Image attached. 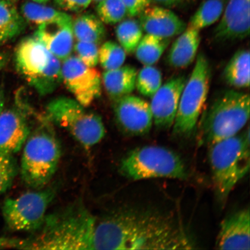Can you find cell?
<instances>
[{
    "mask_svg": "<svg viewBox=\"0 0 250 250\" xmlns=\"http://www.w3.org/2000/svg\"><path fill=\"white\" fill-rule=\"evenodd\" d=\"M194 243L173 218L149 210H120L97 220L93 250H187Z\"/></svg>",
    "mask_w": 250,
    "mask_h": 250,
    "instance_id": "obj_1",
    "label": "cell"
},
{
    "mask_svg": "<svg viewBox=\"0 0 250 250\" xmlns=\"http://www.w3.org/2000/svg\"><path fill=\"white\" fill-rule=\"evenodd\" d=\"M98 218L82 203L77 202L55 213L46 215L32 236L11 239L9 248L24 250H93L94 229Z\"/></svg>",
    "mask_w": 250,
    "mask_h": 250,
    "instance_id": "obj_2",
    "label": "cell"
},
{
    "mask_svg": "<svg viewBox=\"0 0 250 250\" xmlns=\"http://www.w3.org/2000/svg\"><path fill=\"white\" fill-rule=\"evenodd\" d=\"M249 94L227 90L203 109L198 124L199 144L210 146L238 134L249 120Z\"/></svg>",
    "mask_w": 250,
    "mask_h": 250,
    "instance_id": "obj_3",
    "label": "cell"
},
{
    "mask_svg": "<svg viewBox=\"0 0 250 250\" xmlns=\"http://www.w3.org/2000/svg\"><path fill=\"white\" fill-rule=\"evenodd\" d=\"M250 127L241 134L212 144L209 147L212 181L218 199L226 202L234 188L249 173Z\"/></svg>",
    "mask_w": 250,
    "mask_h": 250,
    "instance_id": "obj_4",
    "label": "cell"
},
{
    "mask_svg": "<svg viewBox=\"0 0 250 250\" xmlns=\"http://www.w3.org/2000/svg\"><path fill=\"white\" fill-rule=\"evenodd\" d=\"M21 155V179L28 187L44 188L51 181L61 158L60 143L48 128H40L29 134Z\"/></svg>",
    "mask_w": 250,
    "mask_h": 250,
    "instance_id": "obj_5",
    "label": "cell"
},
{
    "mask_svg": "<svg viewBox=\"0 0 250 250\" xmlns=\"http://www.w3.org/2000/svg\"><path fill=\"white\" fill-rule=\"evenodd\" d=\"M15 62L19 73L41 95L55 91L62 82L60 60L34 37L19 43Z\"/></svg>",
    "mask_w": 250,
    "mask_h": 250,
    "instance_id": "obj_6",
    "label": "cell"
},
{
    "mask_svg": "<svg viewBox=\"0 0 250 250\" xmlns=\"http://www.w3.org/2000/svg\"><path fill=\"white\" fill-rule=\"evenodd\" d=\"M120 171L128 179L135 181L155 178L185 180L188 177L180 155L157 146L132 150L122 161Z\"/></svg>",
    "mask_w": 250,
    "mask_h": 250,
    "instance_id": "obj_7",
    "label": "cell"
},
{
    "mask_svg": "<svg viewBox=\"0 0 250 250\" xmlns=\"http://www.w3.org/2000/svg\"><path fill=\"white\" fill-rule=\"evenodd\" d=\"M211 79V67L203 53L197 55L194 67L180 97L173 133L189 137L195 132L207 101Z\"/></svg>",
    "mask_w": 250,
    "mask_h": 250,
    "instance_id": "obj_8",
    "label": "cell"
},
{
    "mask_svg": "<svg viewBox=\"0 0 250 250\" xmlns=\"http://www.w3.org/2000/svg\"><path fill=\"white\" fill-rule=\"evenodd\" d=\"M46 111L50 120L64 128L86 149L98 145L105 135L101 117L87 111L76 100L55 99L46 105Z\"/></svg>",
    "mask_w": 250,
    "mask_h": 250,
    "instance_id": "obj_9",
    "label": "cell"
},
{
    "mask_svg": "<svg viewBox=\"0 0 250 250\" xmlns=\"http://www.w3.org/2000/svg\"><path fill=\"white\" fill-rule=\"evenodd\" d=\"M55 195V188L51 187L6 199L2 213L7 227L14 231L36 232L44 222Z\"/></svg>",
    "mask_w": 250,
    "mask_h": 250,
    "instance_id": "obj_10",
    "label": "cell"
},
{
    "mask_svg": "<svg viewBox=\"0 0 250 250\" xmlns=\"http://www.w3.org/2000/svg\"><path fill=\"white\" fill-rule=\"evenodd\" d=\"M62 81L75 100L87 107L101 96L102 77L95 67L83 64L77 56H70L62 64Z\"/></svg>",
    "mask_w": 250,
    "mask_h": 250,
    "instance_id": "obj_11",
    "label": "cell"
},
{
    "mask_svg": "<svg viewBox=\"0 0 250 250\" xmlns=\"http://www.w3.org/2000/svg\"><path fill=\"white\" fill-rule=\"evenodd\" d=\"M114 112L119 127L130 136L146 135L152 129L150 104L138 96L129 95L115 101Z\"/></svg>",
    "mask_w": 250,
    "mask_h": 250,
    "instance_id": "obj_12",
    "label": "cell"
},
{
    "mask_svg": "<svg viewBox=\"0 0 250 250\" xmlns=\"http://www.w3.org/2000/svg\"><path fill=\"white\" fill-rule=\"evenodd\" d=\"M187 80L184 76L172 77L152 97L150 107L153 123L158 129L168 130L173 127L181 93Z\"/></svg>",
    "mask_w": 250,
    "mask_h": 250,
    "instance_id": "obj_13",
    "label": "cell"
},
{
    "mask_svg": "<svg viewBox=\"0 0 250 250\" xmlns=\"http://www.w3.org/2000/svg\"><path fill=\"white\" fill-rule=\"evenodd\" d=\"M250 0H228L213 39L217 42H234L250 35Z\"/></svg>",
    "mask_w": 250,
    "mask_h": 250,
    "instance_id": "obj_14",
    "label": "cell"
},
{
    "mask_svg": "<svg viewBox=\"0 0 250 250\" xmlns=\"http://www.w3.org/2000/svg\"><path fill=\"white\" fill-rule=\"evenodd\" d=\"M215 246L219 250L250 249L249 208L234 212L222 221Z\"/></svg>",
    "mask_w": 250,
    "mask_h": 250,
    "instance_id": "obj_15",
    "label": "cell"
},
{
    "mask_svg": "<svg viewBox=\"0 0 250 250\" xmlns=\"http://www.w3.org/2000/svg\"><path fill=\"white\" fill-rule=\"evenodd\" d=\"M30 133L23 112L17 108L0 114V152L14 155L22 148Z\"/></svg>",
    "mask_w": 250,
    "mask_h": 250,
    "instance_id": "obj_16",
    "label": "cell"
},
{
    "mask_svg": "<svg viewBox=\"0 0 250 250\" xmlns=\"http://www.w3.org/2000/svg\"><path fill=\"white\" fill-rule=\"evenodd\" d=\"M139 21L146 34L170 39L182 33L187 24L173 11L159 5H150L139 16Z\"/></svg>",
    "mask_w": 250,
    "mask_h": 250,
    "instance_id": "obj_17",
    "label": "cell"
},
{
    "mask_svg": "<svg viewBox=\"0 0 250 250\" xmlns=\"http://www.w3.org/2000/svg\"><path fill=\"white\" fill-rule=\"evenodd\" d=\"M73 20L40 25L34 37L60 61L69 57L74 47Z\"/></svg>",
    "mask_w": 250,
    "mask_h": 250,
    "instance_id": "obj_18",
    "label": "cell"
},
{
    "mask_svg": "<svg viewBox=\"0 0 250 250\" xmlns=\"http://www.w3.org/2000/svg\"><path fill=\"white\" fill-rule=\"evenodd\" d=\"M174 41L168 51L167 62L170 67L185 68L196 58L201 36L200 30L187 27Z\"/></svg>",
    "mask_w": 250,
    "mask_h": 250,
    "instance_id": "obj_19",
    "label": "cell"
},
{
    "mask_svg": "<svg viewBox=\"0 0 250 250\" xmlns=\"http://www.w3.org/2000/svg\"><path fill=\"white\" fill-rule=\"evenodd\" d=\"M137 71L131 65L105 71L102 81L108 96L114 101L131 95L136 89Z\"/></svg>",
    "mask_w": 250,
    "mask_h": 250,
    "instance_id": "obj_20",
    "label": "cell"
},
{
    "mask_svg": "<svg viewBox=\"0 0 250 250\" xmlns=\"http://www.w3.org/2000/svg\"><path fill=\"white\" fill-rule=\"evenodd\" d=\"M250 51L240 49L232 56L224 68L223 78L227 85L234 88L250 86Z\"/></svg>",
    "mask_w": 250,
    "mask_h": 250,
    "instance_id": "obj_21",
    "label": "cell"
},
{
    "mask_svg": "<svg viewBox=\"0 0 250 250\" xmlns=\"http://www.w3.org/2000/svg\"><path fill=\"white\" fill-rule=\"evenodd\" d=\"M14 2L0 0V46L20 35L24 28V20Z\"/></svg>",
    "mask_w": 250,
    "mask_h": 250,
    "instance_id": "obj_22",
    "label": "cell"
},
{
    "mask_svg": "<svg viewBox=\"0 0 250 250\" xmlns=\"http://www.w3.org/2000/svg\"><path fill=\"white\" fill-rule=\"evenodd\" d=\"M74 37L77 42H89L99 44L104 39V23L98 16L85 14L78 16L72 21Z\"/></svg>",
    "mask_w": 250,
    "mask_h": 250,
    "instance_id": "obj_23",
    "label": "cell"
},
{
    "mask_svg": "<svg viewBox=\"0 0 250 250\" xmlns=\"http://www.w3.org/2000/svg\"><path fill=\"white\" fill-rule=\"evenodd\" d=\"M170 43V39L146 34L141 39L134 52L136 57L145 65H154L161 59Z\"/></svg>",
    "mask_w": 250,
    "mask_h": 250,
    "instance_id": "obj_24",
    "label": "cell"
},
{
    "mask_svg": "<svg viewBox=\"0 0 250 250\" xmlns=\"http://www.w3.org/2000/svg\"><path fill=\"white\" fill-rule=\"evenodd\" d=\"M21 15L24 21L38 26L53 21L72 20L71 16L63 11L33 1L21 5Z\"/></svg>",
    "mask_w": 250,
    "mask_h": 250,
    "instance_id": "obj_25",
    "label": "cell"
},
{
    "mask_svg": "<svg viewBox=\"0 0 250 250\" xmlns=\"http://www.w3.org/2000/svg\"><path fill=\"white\" fill-rule=\"evenodd\" d=\"M227 0H205L189 21L188 27L201 31L215 23L221 17Z\"/></svg>",
    "mask_w": 250,
    "mask_h": 250,
    "instance_id": "obj_26",
    "label": "cell"
},
{
    "mask_svg": "<svg viewBox=\"0 0 250 250\" xmlns=\"http://www.w3.org/2000/svg\"><path fill=\"white\" fill-rule=\"evenodd\" d=\"M117 39L125 51L132 54L143 36V30L138 20L133 18L120 21L116 28Z\"/></svg>",
    "mask_w": 250,
    "mask_h": 250,
    "instance_id": "obj_27",
    "label": "cell"
},
{
    "mask_svg": "<svg viewBox=\"0 0 250 250\" xmlns=\"http://www.w3.org/2000/svg\"><path fill=\"white\" fill-rule=\"evenodd\" d=\"M162 85V75L153 65H145L137 72L136 88L141 95L152 98Z\"/></svg>",
    "mask_w": 250,
    "mask_h": 250,
    "instance_id": "obj_28",
    "label": "cell"
},
{
    "mask_svg": "<svg viewBox=\"0 0 250 250\" xmlns=\"http://www.w3.org/2000/svg\"><path fill=\"white\" fill-rule=\"evenodd\" d=\"M126 52L119 43L109 41L99 48V62L105 71L116 69L124 63Z\"/></svg>",
    "mask_w": 250,
    "mask_h": 250,
    "instance_id": "obj_29",
    "label": "cell"
},
{
    "mask_svg": "<svg viewBox=\"0 0 250 250\" xmlns=\"http://www.w3.org/2000/svg\"><path fill=\"white\" fill-rule=\"evenodd\" d=\"M96 9L98 17L105 24L120 23L127 16L126 8L121 0H103L98 2Z\"/></svg>",
    "mask_w": 250,
    "mask_h": 250,
    "instance_id": "obj_30",
    "label": "cell"
},
{
    "mask_svg": "<svg viewBox=\"0 0 250 250\" xmlns=\"http://www.w3.org/2000/svg\"><path fill=\"white\" fill-rule=\"evenodd\" d=\"M19 171L14 155L0 152V195L10 188Z\"/></svg>",
    "mask_w": 250,
    "mask_h": 250,
    "instance_id": "obj_31",
    "label": "cell"
},
{
    "mask_svg": "<svg viewBox=\"0 0 250 250\" xmlns=\"http://www.w3.org/2000/svg\"><path fill=\"white\" fill-rule=\"evenodd\" d=\"M77 57L87 66L95 67L99 62V48L95 43L77 42L74 45Z\"/></svg>",
    "mask_w": 250,
    "mask_h": 250,
    "instance_id": "obj_32",
    "label": "cell"
},
{
    "mask_svg": "<svg viewBox=\"0 0 250 250\" xmlns=\"http://www.w3.org/2000/svg\"><path fill=\"white\" fill-rule=\"evenodd\" d=\"M92 1V0H54L55 5L59 8L76 13L85 11Z\"/></svg>",
    "mask_w": 250,
    "mask_h": 250,
    "instance_id": "obj_33",
    "label": "cell"
},
{
    "mask_svg": "<svg viewBox=\"0 0 250 250\" xmlns=\"http://www.w3.org/2000/svg\"><path fill=\"white\" fill-rule=\"evenodd\" d=\"M126 8L127 16L130 18L138 17L148 6L151 5L149 0H121Z\"/></svg>",
    "mask_w": 250,
    "mask_h": 250,
    "instance_id": "obj_34",
    "label": "cell"
},
{
    "mask_svg": "<svg viewBox=\"0 0 250 250\" xmlns=\"http://www.w3.org/2000/svg\"><path fill=\"white\" fill-rule=\"evenodd\" d=\"M151 4H154L165 8L176 7L184 4L187 0H149Z\"/></svg>",
    "mask_w": 250,
    "mask_h": 250,
    "instance_id": "obj_35",
    "label": "cell"
},
{
    "mask_svg": "<svg viewBox=\"0 0 250 250\" xmlns=\"http://www.w3.org/2000/svg\"><path fill=\"white\" fill-rule=\"evenodd\" d=\"M8 61V55L4 52H0V71L5 66Z\"/></svg>",
    "mask_w": 250,
    "mask_h": 250,
    "instance_id": "obj_36",
    "label": "cell"
},
{
    "mask_svg": "<svg viewBox=\"0 0 250 250\" xmlns=\"http://www.w3.org/2000/svg\"><path fill=\"white\" fill-rule=\"evenodd\" d=\"M5 96L2 88L0 87V114L1 113L3 109H4Z\"/></svg>",
    "mask_w": 250,
    "mask_h": 250,
    "instance_id": "obj_37",
    "label": "cell"
},
{
    "mask_svg": "<svg viewBox=\"0 0 250 250\" xmlns=\"http://www.w3.org/2000/svg\"><path fill=\"white\" fill-rule=\"evenodd\" d=\"M31 1L34 2L40 3V4H45L48 2L49 0H30Z\"/></svg>",
    "mask_w": 250,
    "mask_h": 250,
    "instance_id": "obj_38",
    "label": "cell"
},
{
    "mask_svg": "<svg viewBox=\"0 0 250 250\" xmlns=\"http://www.w3.org/2000/svg\"><path fill=\"white\" fill-rule=\"evenodd\" d=\"M92 1L96 2H99L103 1V0H92Z\"/></svg>",
    "mask_w": 250,
    "mask_h": 250,
    "instance_id": "obj_39",
    "label": "cell"
},
{
    "mask_svg": "<svg viewBox=\"0 0 250 250\" xmlns=\"http://www.w3.org/2000/svg\"><path fill=\"white\" fill-rule=\"evenodd\" d=\"M9 1H11L12 2H15V1H17V0H9Z\"/></svg>",
    "mask_w": 250,
    "mask_h": 250,
    "instance_id": "obj_40",
    "label": "cell"
}]
</instances>
